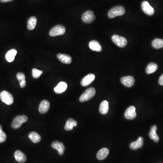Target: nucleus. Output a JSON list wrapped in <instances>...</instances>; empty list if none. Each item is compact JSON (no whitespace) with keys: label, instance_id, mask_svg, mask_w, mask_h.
<instances>
[{"label":"nucleus","instance_id":"nucleus-1","mask_svg":"<svg viewBox=\"0 0 163 163\" xmlns=\"http://www.w3.org/2000/svg\"><path fill=\"white\" fill-rule=\"evenodd\" d=\"M125 13V9L123 6H116L111 9L108 13L110 18H113L117 16H122Z\"/></svg>","mask_w":163,"mask_h":163},{"label":"nucleus","instance_id":"nucleus-2","mask_svg":"<svg viewBox=\"0 0 163 163\" xmlns=\"http://www.w3.org/2000/svg\"><path fill=\"white\" fill-rule=\"evenodd\" d=\"M96 90L94 87H91L87 89L84 93L81 96L80 101L81 102H84L91 99L95 96Z\"/></svg>","mask_w":163,"mask_h":163},{"label":"nucleus","instance_id":"nucleus-3","mask_svg":"<svg viewBox=\"0 0 163 163\" xmlns=\"http://www.w3.org/2000/svg\"><path fill=\"white\" fill-rule=\"evenodd\" d=\"M28 120V117L25 115L18 116L14 119L12 124L13 129H18L21 127V125Z\"/></svg>","mask_w":163,"mask_h":163},{"label":"nucleus","instance_id":"nucleus-4","mask_svg":"<svg viewBox=\"0 0 163 163\" xmlns=\"http://www.w3.org/2000/svg\"><path fill=\"white\" fill-rule=\"evenodd\" d=\"M0 98L2 102L8 105H12L14 102V98L11 93L3 91L0 93Z\"/></svg>","mask_w":163,"mask_h":163},{"label":"nucleus","instance_id":"nucleus-5","mask_svg":"<svg viewBox=\"0 0 163 163\" xmlns=\"http://www.w3.org/2000/svg\"><path fill=\"white\" fill-rule=\"evenodd\" d=\"M65 31L66 29L65 26L62 25H57L50 31L49 34L52 37L62 35L65 33Z\"/></svg>","mask_w":163,"mask_h":163},{"label":"nucleus","instance_id":"nucleus-6","mask_svg":"<svg viewBox=\"0 0 163 163\" xmlns=\"http://www.w3.org/2000/svg\"><path fill=\"white\" fill-rule=\"evenodd\" d=\"M112 40L113 42L119 47L123 48L126 46L128 44V40L123 37L115 35L112 36Z\"/></svg>","mask_w":163,"mask_h":163},{"label":"nucleus","instance_id":"nucleus-7","mask_svg":"<svg viewBox=\"0 0 163 163\" xmlns=\"http://www.w3.org/2000/svg\"><path fill=\"white\" fill-rule=\"evenodd\" d=\"M82 19L85 23H92L95 20V16L92 11H87L82 15Z\"/></svg>","mask_w":163,"mask_h":163},{"label":"nucleus","instance_id":"nucleus-8","mask_svg":"<svg viewBox=\"0 0 163 163\" xmlns=\"http://www.w3.org/2000/svg\"><path fill=\"white\" fill-rule=\"evenodd\" d=\"M136 117L135 107L134 106H130L126 110L125 113V117L128 120L134 119Z\"/></svg>","mask_w":163,"mask_h":163},{"label":"nucleus","instance_id":"nucleus-9","mask_svg":"<svg viewBox=\"0 0 163 163\" xmlns=\"http://www.w3.org/2000/svg\"><path fill=\"white\" fill-rule=\"evenodd\" d=\"M141 8L143 12L149 16H152L154 14V9L146 1H144L142 3Z\"/></svg>","mask_w":163,"mask_h":163},{"label":"nucleus","instance_id":"nucleus-10","mask_svg":"<svg viewBox=\"0 0 163 163\" xmlns=\"http://www.w3.org/2000/svg\"><path fill=\"white\" fill-rule=\"evenodd\" d=\"M120 81L125 86L131 87L134 85V78L132 76L123 77L120 79Z\"/></svg>","mask_w":163,"mask_h":163},{"label":"nucleus","instance_id":"nucleus-11","mask_svg":"<svg viewBox=\"0 0 163 163\" xmlns=\"http://www.w3.org/2000/svg\"><path fill=\"white\" fill-rule=\"evenodd\" d=\"M52 148L58 150L59 155H63L65 152V146L62 142L58 141H54L51 145Z\"/></svg>","mask_w":163,"mask_h":163},{"label":"nucleus","instance_id":"nucleus-12","mask_svg":"<svg viewBox=\"0 0 163 163\" xmlns=\"http://www.w3.org/2000/svg\"><path fill=\"white\" fill-rule=\"evenodd\" d=\"M95 76L93 73H90L82 79L81 84L83 87L87 86L90 85L94 80Z\"/></svg>","mask_w":163,"mask_h":163},{"label":"nucleus","instance_id":"nucleus-13","mask_svg":"<svg viewBox=\"0 0 163 163\" xmlns=\"http://www.w3.org/2000/svg\"><path fill=\"white\" fill-rule=\"evenodd\" d=\"M144 144V139L142 137H139L136 141L131 143L130 147L133 150H136L139 148H141Z\"/></svg>","mask_w":163,"mask_h":163},{"label":"nucleus","instance_id":"nucleus-14","mask_svg":"<svg viewBox=\"0 0 163 163\" xmlns=\"http://www.w3.org/2000/svg\"><path fill=\"white\" fill-rule=\"evenodd\" d=\"M50 107V103L47 100H43L40 102L39 107V111L41 114H45L48 112Z\"/></svg>","mask_w":163,"mask_h":163},{"label":"nucleus","instance_id":"nucleus-15","mask_svg":"<svg viewBox=\"0 0 163 163\" xmlns=\"http://www.w3.org/2000/svg\"><path fill=\"white\" fill-rule=\"evenodd\" d=\"M14 157L16 161L20 163H24L27 160L26 155L20 150H17L15 151Z\"/></svg>","mask_w":163,"mask_h":163},{"label":"nucleus","instance_id":"nucleus-16","mask_svg":"<svg viewBox=\"0 0 163 163\" xmlns=\"http://www.w3.org/2000/svg\"><path fill=\"white\" fill-rule=\"evenodd\" d=\"M57 58L61 62L67 65L71 64L72 61L71 57L68 54H58L57 55Z\"/></svg>","mask_w":163,"mask_h":163},{"label":"nucleus","instance_id":"nucleus-17","mask_svg":"<svg viewBox=\"0 0 163 163\" xmlns=\"http://www.w3.org/2000/svg\"><path fill=\"white\" fill-rule=\"evenodd\" d=\"M67 88V84L64 82H60L58 85L54 88V91L55 93L61 94L66 91Z\"/></svg>","mask_w":163,"mask_h":163},{"label":"nucleus","instance_id":"nucleus-18","mask_svg":"<svg viewBox=\"0 0 163 163\" xmlns=\"http://www.w3.org/2000/svg\"><path fill=\"white\" fill-rule=\"evenodd\" d=\"M109 153V150L108 149L106 148L102 149L97 153V159L99 160H104L108 156Z\"/></svg>","mask_w":163,"mask_h":163},{"label":"nucleus","instance_id":"nucleus-19","mask_svg":"<svg viewBox=\"0 0 163 163\" xmlns=\"http://www.w3.org/2000/svg\"><path fill=\"white\" fill-rule=\"evenodd\" d=\"M156 131H157L156 126L155 125L153 126L150 129V131L149 133V136L151 140H154V142L157 143L160 140V138L156 133Z\"/></svg>","mask_w":163,"mask_h":163},{"label":"nucleus","instance_id":"nucleus-20","mask_svg":"<svg viewBox=\"0 0 163 163\" xmlns=\"http://www.w3.org/2000/svg\"><path fill=\"white\" fill-rule=\"evenodd\" d=\"M89 47L91 50L94 51L101 52L102 50V48L99 43L96 40H92L90 42Z\"/></svg>","mask_w":163,"mask_h":163},{"label":"nucleus","instance_id":"nucleus-21","mask_svg":"<svg viewBox=\"0 0 163 163\" xmlns=\"http://www.w3.org/2000/svg\"><path fill=\"white\" fill-rule=\"evenodd\" d=\"M77 126V122L73 119H69L68 120L65 127V129L66 131H71L74 127Z\"/></svg>","mask_w":163,"mask_h":163},{"label":"nucleus","instance_id":"nucleus-22","mask_svg":"<svg viewBox=\"0 0 163 163\" xmlns=\"http://www.w3.org/2000/svg\"><path fill=\"white\" fill-rule=\"evenodd\" d=\"M109 110V103L107 101H103L101 103L99 107L100 113L102 114H106Z\"/></svg>","mask_w":163,"mask_h":163},{"label":"nucleus","instance_id":"nucleus-23","mask_svg":"<svg viewBox=\"0 0 163 163\" xmlns=\"http://www.w3.org/2000/svg\"><path fill=\"white\" fill-rule=\"evenodd\" d=\"M17 54V51L15 49L10 50L6 54V58L8 62H12L15 59Z\"/></svg>","mask_w":163,"mask_h":163},{"label":"nucleus","instance_id":"nucleus-24","mask_svg":"<svg viewBox=\"0 0 163 163\" xmlns=\"http://www.w3.org/2000/svg\"><path fill=\"white\" fill-rule=\"evenodd\" d=\"M28 137L34 143H39L41 140V136L36 132H33L30 133Z\"/></svg>","mask_w":163,"mask_h":163},{"label":"nucleus","instance_id":"nucleus-25","mask_svg":"<svg viewBox=\"0 0 163 163\" xmlns=\"http://www.w3.org/2000/svg\"><path fill=\"white\" fill-rule=\"evenodd\" d=\"M37 20L36 18L35 17H31L27 22V28L29 30H33L35 28L36 25Z\"/></svg>","mask_w":163,"mask_h":163},{"label":"nucleus","instance_id":"nucleus-26","mask_svg":"<svg viewBox=\"0 0 163 163\" xmlns=\"http://www.w3.org/2000/svg\"><path fill=\"white\" fill-rule=\"evenodd\" d=\"M157 69H158V65L157 64L154 63H150L146 69V72L147 74H151L155 72L157 70Z\"/></svg>","mask_w":163,"mask_h":163},{"label":"nucleus","instance_id":"nucleus-27","mask_svg":"<svg viewBox=\"0 0 163 163\" xmlns=\"http://www.w3.org/2000/svg\"><path fill=\"white\" fill-rule=\"evenodd\" d=\"M152 46L156 49L163 48V39H155L152 42Z\"/></svg>","mask_w":163,"mask_h":163},{"label":"nucleus","instance_id":"nucleus-28","mask_svg":"<svg viewBox=\"0 0 163 163\" xmlns=\"http://www.w3.org/2000/svg\"><path fill=\"white\" fill-rule=\"evenodd\" d=\"M7 136L6 134L2 131V128L0 125V143L5 142L6 140Z\"/></svg>","mask_w":163,"mask_h":163},{"label":"nucleus","instance_id":"nucleus-29","mask_svg":"<svg viewBox=\"0 0 163 163\" xmlns=\"http://www.w3.org/2000/svg\"><path fill=\"white\" fill-rule=\"evenodd\" d=\"M43 73L42 71L38 70L36 69H33L32 70V76L35 79H38L40 77Z\"/></svg>","mask_w":163,"mask_h":163},{"label":"nucleus","instance_id":"nucleus-30","mask_svg":"<svg viewBox=\"0 0 163 163\" xmlns=\"http://www.w3.org/2000/svg\"><path fill=\"white\" fill-rule=\"evenodd\" d=\"M17 78L19 81L20 82L25 80V76L23 72H18L17 74Z\"/></svg>","mask_w":163,"mask_h":163},{"label":"nucleus","instance_id":"nucleus-31","mask_svg":"<svg viewBox=\"0 0 163 163\" xmlns=\"http://www.w3.org/2000/svg\"><path fill=\"white\" fill-rule=\"evenodd\" d=\"M20 82V87H24L26 85V82L25 80H23L21 81Z\"/></svg>","mask_w":163,"mask_h":163},{"label":"nucleus","instance_id":"nucleus-32","mask_svg":"<svg viewBox=\"0 0 163 163\" xmlns=\"http://www.w3.org/2000/svg\"><path fill=\"white\" fill-rule=\"evenodd\" d=\"M159 83L161 85L163 86V74L159 79Z\"/></svg>","mask_w":163,"mask_h":163},{"label":"nucleus","instance_id":"nucleus-33","mask_svg":"<svg viewBox=\"0 0 163 163\" xmlns=\"http://www.w3.org/2000/svg\"><path fill=\"white\" fill-rule=\"evenodd\" d=\"M13 0H0V2H11Z\"/></svg>","mask_w":163,"mask_h":163}]
</instances>
